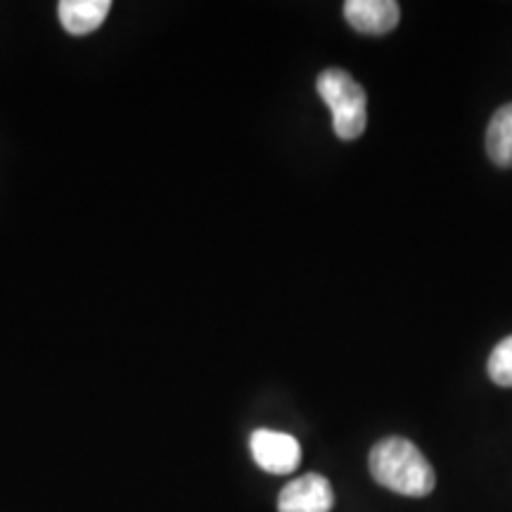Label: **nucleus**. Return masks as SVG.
Masks as SVG:
<instances>
[{"label": "nucleus", "mask_w": 512, "mask_h": 512, "mask_svg": "<svg viewBox=\"0 0 512 512\" xmlns=\"http://www.w3.org/2000/svg\"><path fill=\"white\" fill-rule=\"evenodd\" d=\"M368 463L375 482L394 494L422 498L437 486L430 460L422 456L413 441L403 437H387L375 444Z\"/></svg>", "instance_id": "f257e3e1"}, {"label": "nucleus", "mask_w": 512, "mask_h": 512, "mask_svg": "<svg viewBox=\"0 0 512 512\" xmlns=\"http://www.w3.org/2000/svg\"><path fill=\"white\" fill-rule=\"evenodd\" d=\"M318 95L332 112V128L339 140H356L368 124V98L363 86L344 69L330 67L316 81Z\"/></svg>", "instance_id": "f03ea898"}, {"label": "nucleus", "mask_w": 512, "mask_h": 512, "mask_svg": "<svg viewBox=\"0 0 512 512\" xmlns=\"http://www.w3.org/2000/svg\"><path fill=\"white\" fill-rule=\"evenodd\" d=\"M254 463L271 475H290L302 463V446L292 434L256 430L249 439Z\"/></svg>", "instance_id": "7ed1b4c3"}, {"label": "nucleus", "mask_w": 512, "mask_h": 512, "mask_svg": "<svg viewBox=\"0 0 512 512\" xmlns=\"http://www.w3.org/2000/svg\"><path fill=\"white\" fill-rule=\"evenodd\" d=\"M335 505V491L323 475H304L280 491L278 512H330Z\"/></svg>", "instance_id": "20e7f679"}, {"label": "nucleus", "mask_w": 512, "mask_h": 512, "mask_svg": "<svg viewBox=\"0 0 512 512\" xmlns=\"http://www.w3.org/2000/svg\"><path fill=\"white\" fill-rule=\"evenodd\" d=\"M344 17L361 34L380 36L396 29L401 19V8L394 0H347Z\"/></svg>", "instance_id": "39448f33"}, {"label": "nucleus", "mask_w": 512, "mask_h": 512, "mask_svg": "<svg viewBox=\"0 0 512 512\" xmlns=\"http://www.w3.org/2000/svg\"><path fill=\"white\" fill-rule=\"evenodd\" d=\"M112 3L110 0H62L57 5V15L67 34L72 36H86L100 29L110 15Z\"/></svg>", "instance_id": "423d86ee"}, {"label": "nucleus", "mask_w": 512, "mask_h": 512, "mask_svg": "<svg viewBox=\"0 0 512 512\" xmlns=\"http://www.w3.org/2000/svg\"><path fill=\"white\" fill-rule=\"evenodd\" d=\"M486 152L496 166H512V102L503 105L486 128Z\"/></svg>", "instance_id": "0eeeda50"}, {"label": "nucleus", "mask_w": 512, "mask_h": 512, "mask_svg": "<svg viewBox=\"0 0 512 512\" xmlns=\"http://www.w3.org/2000/svg\"><path fill=\"white\" fill-rule=\"evenodd\" d=\"M489 377L498 387L512 389V335L498 342L489 356Z\"/></svg>", "instance_id": "6e6552de"}]
</instances>
